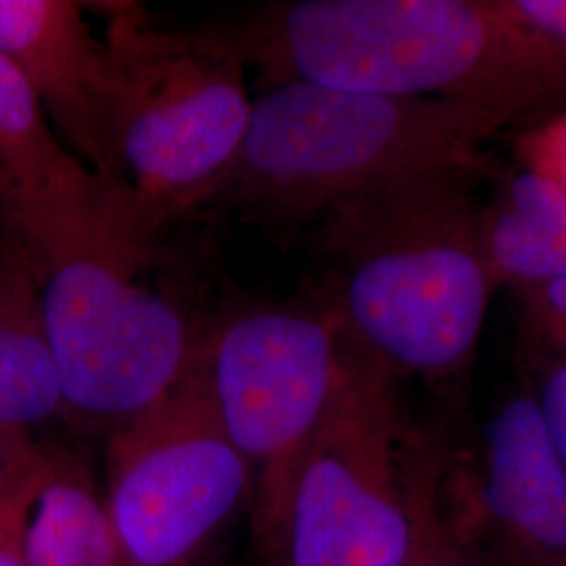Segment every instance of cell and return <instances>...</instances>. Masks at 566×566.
Returning a JSON list of instances; mask_svg holds the SVG:
<instances>
[{
    "mask_svg": "<svg viewBox=\"0 0 566 566\" xmlns=\"http://www.w3.org/2000/svg\"><path fill=\"white\" fill-rule=\"evenodd\" d=\"M109 103L124 181L160 238L208 202L252 114L245 61L229 32L172 30L139 4H105Z\"/></svg>",
    "mask_w": 566,
    "mask_h": 566,
    "instance_id": "5",
    "label": "cell"
},
{
    "mask_svg": "<svg viewBox=\"0 0 566 566\" xmlns=\"http://www.w3.org/2000/svg\"><path fill=\"white\" fill-rule=\"evenodd\" d=\"M566 95V0H500Z\"/></svg>",
    "mask_w": 566,
    "mask_h": 566,
    "instance_id": "15",
    "label": "cell"
},
{
    "mask_svg": "<svg viewBox=\"0 0 566 566\" xmlns=\"http://www.w3.org/2000/svg\"><path fill=\"white\" fill-rule=\"evenodd\" d=\"M156 243L133 191L103 181L70 151L0 55V252L44 282L55 266L82 256L137 275Z\"/></svg>",
    "mask_w": 566,
    "mask_h": 566,
    "instance_id": "7",
    "label": "cell"
},
{
    "mask_svg": "<svg viewBox=\"0 0 566 566\" xmlns=\"http://www.w3.org/2000/svg\"><path fill=\"white\" fill-rule=\"evenodd\" d=\"M485 245L497 283L531 287L566 277V196L523 170L485 214Z\"/></svg>",
    "mask_w": 566,
    "mask_h": 566,
    "instance_id": "14",
    "label": "cell"
},
{
    "mask_svg": "<svg viewBox=\"0 0 566 566\" xmlns=\"http://www.w3.org/2000/svg\"><path fill=\"white\" fill-rule=\"evenodd\" d=\"M41 287L34 273L0 252V432L28 434L65 411Z\"/></svg>",
    "mask_w": 566,
    "mask_h": 566,
    "instance_id": "13",
    "label": "cell"
},
{
    "mask_svg": "<svg viewBox=\"0 0 566 566\" xmlns=\"http://www.w3.org/2000/svg\"><path fill=\"white\" fill-rule=\"evenodd\" d=\"M25 566H130L103 491L74 455L46 449L23 533Z\"/></svg>",
    "mask_w": 566,
    "mask_h": 566,
    "instance_id": "12",
    "label": "cell"
},
{
    "mask_svg": "<svg viewBox=\"0 0 566 566\" xmlns=\"http://www.w3.org/2000/svg\"><path fill=\"white\" fill-rule=\"evenodd\" d=\"M39 451L41 446H34L28 434L0 432V485L18 476L36 458Z\"/></svg>",
    "mask_w": 566,
    "mask_h": 566,
    "instance_id": "21",
    "label": "cell"
},
{
    "mask_svg": "<svg viewBox=\"0 0 566 566\" xmlns=\"http://www.w3.org/2000/svg\"><path fill=\"white\" fill-rule=\"evenodd\" d=\"M470 497L476 525L489 518L533 565L566 566V464L539 401L512 399L493 418Z\"/></svg>",
    "mask_w": 566,
    "mask_h": 566,
    "instance_id": "11",
    "label": "cell"
},
{
    "mask_svg": "<svg viewBox=\"0 0 566 566\" xmlns=\"http://www.w3.org/2000/svg\"><path fill=\"white\" fill-rule=\"evenodd\" d=\"M275 84L432 99L507 122L563 97L500 0H296L229 32Z\"/></svg>",
    "mask_w": 566,
    "mask_h": 566,
    "instance_id": "1",
    "label": "cell"
},
{
    "mask_svg": "<svg viewBox=\"0 0 566 566\" xmlns=\"http://www.w3.org/2000/svg\"><path fill=\"white\" fill-rule=\"evenodd\" d=\"M46 447L21 470L18 476L0 485V566H25L23 533L28 510L41 481Z\"/></svg>",
    "mask_w": 566,
    "mask_h": 566,
    "instance_id": "16",
    "label": "cell"
},
{
    "mask_svg": "<svg viewBox=\"0 0 566 566\" xmlns=\"http://www.w3.org/2000/svg\"><path fill=\"white\" fill-rule=\"evenodd\" d=\"M254 468L227 437L202 340L158 403L114 426L103 500L130 566H200L245 521Z\"/></svg>",
    "mask_w": 566,
    "mask_h": 566,
    "instance_id": "6",
    "label": "cell"
},
{
    "mask_svg": "<svg viewBox=\"0 0 566 566\" xmlns=\"http://www.w3.org/2000/svg\"><path fill=\"white\" fill-rule=\"evenodd\" d=\"M497 128L500 122L451 103L283 82L252 102L240 151L208 202L322 223L405 182L472 170L479 145Z\"/></svg>",
    "mask_w": 566,
    "mask_h": 566,
    "instance_id": "4",
    "label": "cell"
},
{
    "mask_svg": "<svg viewBox=\"0 0 566 566\" xmlns=\"http://www.w3.org/2000/svg\"><path fill=\"white\" fill-rule=\"evenodd\" d=\"M533 324L549 344L566 353V277L525 287Z\"/></svg>",
    "mask_w": 566,
    "mask_h": 566,
    "instance_id": "19",
    "label": "cell"
},
{
    "mask_svg": "<svg viewBox=\"0 0 566 566\" xmlns=\"http://www.w3.org/2000/svg\"><path fill=\"white\" fill-rule=\"evenodd\" d=\"M343 348L332 311H254L202 340L210 399L256 476L290 460L322 422Z\"/></svg>",
    "mask_w": 566,
    "mask_h": 566,
    "instance_id": "9",
    "label": "cell"
},
{
    "mask_svg": "<svg viewBox=\"0 0 566 566\" xmlns=\"http://www.w3.org/2000/svg\"><path fill=\"white\" fill-rule=\"evenodd\" d=\"M439 510L441 472L405 418L395 374L344 336L322 422L254 481V566H409Z\"/></svg>",
    "mask_w": 566,
    "mask_h": 566,
    "instance_id": "2",
    "label": "cell"
},
{
    "mask_svg": "<svg viewBox=\"0 0 566 566\" xmlns=\"http://www.w3.org/2000/svg\"><path fill=\"white\" fill-rule=\"evenodd\" d=\"M518 156L525 170L566 196V109L528 128L518 142Z\"/></svg>",
    "mask_w": 566,
    "mask_h": 566,
    "instance_id": "17",
    "label": "cell"
},
{
    "mask_svg": "<svg viewBox=\"0 0 566 566\" xmlns=\"http://www.w3.org/2000/svg\"><path fill=\"white\" fill-rule=\"evenodd\" d=\"M470 170L405 182L319 223L344 336L392 374L446 376L474 353L497 287Z\"/></svg>",
    "mask_w": 566,
    "mask_h": 566,
    "instance_id": "3",
    "label": "cell"
},
{
    "mask_svg": "<svg viewBox=\"0 0 566 566\" xmlns=\"http://www.w3.org/2000/svg\"><path fill=\"white\" fill-rule=\"evenodd\" d=\"M41 304L65 411L112 426L158 403L198 344L177 306L107 259L55 266L42 282Z\"/></svg>",
    "mask_w": 566,
    "mask_h": 566,
    "instance_id": "8",
    "label": "cell"
},
{
    "mask_svg": "<svg viewBox=\"0 0 566 566\" xmlns=\"http://www.w3.org/2000/svg\"><path fill=\"white\" fill-rule=\"evenodd\" d=\"M539 407H542L549 437L566 464V364L558 367L556 374L549 378Z\"/></svg>",
    "mask_w": 566,
    "mask_h": 566,
    "instance_id": "20",
    "label": "cell"
},
{
    "mask_svg": "<svg viewBox=\"0 0 566 566\" xmlns=\"http://www.w3.org/2000/svg\"><path fill=\"white\" fill-rule=\"evenodd\" d=\"M0 55L20 74L61 142L103 181H124L109 103V55L70 0H0Z\"/></svg>",
    "mask_w": 566,
    "mask_h": 566,
    "instance_id": "10",
    "label": "cell"
},
{
    "mask_svg": "<svg viewBox=\"0 0 566 566\" xmlns=\"http://www.w3.org/2000/svg\"><path fill=\"white\" fill-rule=\"evenodd\" d=\"M465 525L462 514L449 518L446 507L441 510L426 535L424 544L409 566H479L465 549Z\"/></svg>",
    "mask_w": 566,
    "mask_h": 566,
    "instance_id": "18",
    "label": "cell"
}]
</instances>
